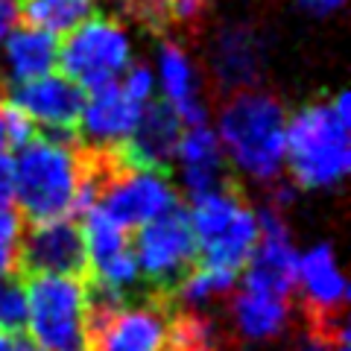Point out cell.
<instances>
[{
  "label": "cell",
  "instance_id": "6da1fadb",
  "mask_svg": "<svg viewBox=\"0 0 351 351\" xmlns=\"http://www.w3.org/2000/svg\"><path fill=\"white\" fill-rule=\"evenodd\" d=\"M219 147L252 179L278 182L287 158V108L281 97L263 88L226 97L219 108Z\"/></svg>",
  "mask_w": 351,
  "mask_h": 351
},
{
  "label": "cell",
  "instance_id": "7a4b0ae2",
  "mask_svg": "<svg viewBox=\"0 0 351 351\" xmlns=\"http://www.w3.org/2000/svg\"><path fill=\"white\" fill-rule=\"evenodd\" d=\"M76 138L38 135L18 147L12 158V196L18 217L29 226L56 223L73 214L80 193V158Z\"/></svg>",
  "mask_w": 351,
  "mask_h": 351
},
{
  "label": "cell",
  "instance_id": "3957f363",
  "mask_svg": "<svg viewBox=\"0 0 351 351\" xmlns=\"http://www.w3.org/2000/svg\"><path fill=\"white\" fill-rule=\"evenodd\" d=\"M287 158L293 182L304 191L334 188L348 176V126L331 100H313L287 120Z\"/></svg>",
  "mask_w": 351,
  "mask_h": 351
},
{
  "label": "cell",
  "instance_id": "277c9868",
  "mask_svg": "<svg viewBox=\"0 0 351 351\" xmlns=\"http://www.w3.org/2000/svg\"><path fill=\"white\" fill-rule=\"evenodd\" d=\"M29 331L38 351H91L82 278L38 276L27 278Z\"/></svg>",
  "mask_w": 351,
  "mask_h": 351
},
{
  "label": "cell",
  "instance_id": "5b68a950",
  "mask_svg": "<svg viewBox=\"0 0 351 351\" xmlns=\"http://www.w3.org/2000/svg\"><path fill=\"white\" fill-rule=\"evenodd\" d=\"M132 252H135L138 261V272L147 281L144 287L149 293L173 299L176 287L199 261V246H196L188 208L176 202L170 211H164L161 217L149 219L147 226H141L135 243H132Z\"/></svg>",
  "mask_w": 351,
  "mask_h": 351
},
{
  "label": "cell",
  "instance_id": "8992f818",
  "mask_svg": "<svg viewBox=\"0 0 351 351\" xmlns=\"http://www.w3.org/2000/svg\"><path fill=\"white\" fill-rule=\"evenodd\" d=\"M129 59L132 50L126 29L120 27V21L106 15H91L80 27L64 32L56 56L64 80L85 91H100L112 85L129 71Z\"/></svg>",
  "mask_w": 351,
  "mask_h": 351
},
{
  "label": "cell",
  "instance_id": "52a82bcc",
  "mask_svg": "<svg viewBox=\"0 0 351 351\" xmlns=\"http://www.w3.org/2000/svg\"><path fill=\"white\" fill-rule=\"evenodd\" d=\"M15 272L21 278L64 276L88 278L85 234L76 219L64 217L56 223H41L21 228L15 243Z\"/></svg>",
  "mask_w": 351,
  "mask_h": 351
},
{
  "label": "cell",
  "instance_id": "ba28073f",
  "mask_svg": "<svg viewBox=\"0 0 351 351\" xmlns=\"http://www.w3.org/2000/svg\"><path fill=\"white\" fill-rule=\"evenodd\" d=\"M173 313V299L141 293L91 328V351H167Z\"/></svg>",
  "mask_w": 351,
  "mask_h": 351
},
{
  "label": "cell",
  "instance_id": "9c48e42d",
  "mask_svg": "<svg viewBox=\"0 0 351 351\" xmlns=\"http://www.w3.org/2000/svg\"><path fill=\"white\" fill-rule=\"evenodd\" d=\"M258 246L243 267V290L267 293L287 299L295 290L299 278V252L293 246L290 226L281 211L263 205L258 211Z\"/></svg>",
  "mask_w": 351,
  "mask_h": 351
},
{
  "label": "cell",
  "instance_id": "30bf717a",
  "mask_svg": "<svg viewBox=\"0 0 351 351\" xmlns=\"http://www.w3.org/2000/svg\"><path fill=\"white\" fill-rule=\"evenodd\" d=\"M211 76L217 97H232L258 88L267 71V41L252 21H228L214 29L211 38Z\"/></svg>",
  "mask_w": 351,
  "mask_h": 351
},
{
  "label": "cell",
  "instance_id": "8fae6325",
  "mask_svg": "<svg viewBox=\"0 0 351 351\" xmlns=\"http://www.w3.org/2000/svg\"><path fill=\"white\" fill-rule=\"evenodd\" d=\"M3 100L12 103L21 114H27L41 135L80 141V117H82L85 94L80 85H73L64 76L47 73L21 85H9Z\"/></svg>",
  "mask_w": 351,
  "mask_h": 351
},
{
  "label": "cell",
  "instance_id": "7c38bea8",
  "mask_svg": "<svg viewBox=\"0 0 351 351\" xmlns=\"http://www.w3.org/2000/svg\"><path fill=\"white\" fill-rule=\"evenodd\" d=\"M176 202H179V193L173 191L167 176L149 170H126L103 191L97 208H103L117 226L129 232V228H141L149 219L170 211Z\"/></svg>",
  "mask_w": 351,
  "mask_h": 351
},
{
  "label": "cell",
  "instance_id": "4fadbf2b",
  "mask_svg": "<svg viewBox=\"0 0 351 351\" xmlns=\"http://www.w3.org/2000/svg\"><path fill=\"white\" fill-rule=\"evenodd\" d=\"M182 141V120L167 100H149L123 144L129 167L167 176Z\"/></svg>",
  "mask_w": 351,
  "mask_h": 351
},
{
  "label": "cell",
  "instance_id": "5bb4252c",
  "mask_svg": "<svg viewBox=\"0 0 351 351\" xmlns=\"http://www.w3.org/2000/svg\"><path fill=\"white\" fill-rule=\"evenodd\" d=\"M144 103L123 91V85H106L100 91H91V97L82 106L80 117V144L82 147H120L135 129Z\"/></svg>",
  "mask_w": 351,
  "mask_h": 351
},
{
  "label": "cell",
  "instance_id": "9a60e30c",
  "mask_svg": "<svg viewBox=\"0 0 351 351\" xmlns=\"http://www.w3.org/2000/svg\"><path fill=\"white\" fill-rule=\"evenodd\" d=\"M176 158L182 161V182H184L188 199H199V196L226 191V188H232V184H237L234 173L228 170L219 138L208 129V123L191 126L188 132H182Z\"/></svg>",
  "mask_w": 351,
  "mask_h": 351
},
{
  "label": "cell",
  "instance_id": "2e32d148",
  "mask_svg": "<svg viewBox=\"0 0 351 351\" xmlns=\"http://www.w3.org/2000/svg\"><path fill=\"white\" fill-rule=\"evenodd\" d=\"M290 325V302L278 295L234 290L228 295V328L246 346L278 339Z\"/></svg>",
  "mask_w": 351,
  "mask_h": 351
},
{
  "label": "cell",
  "instance_id": "e0dca14e",
  "mask_svg": "<svg viewBox=\"0 0 351 351\" xmlns=\"http://www.w3.org/2000/svg\"><path fill=\"white\" fill-rule=\"evenodd\" d=\"M59 56V41L53 32L38 29V27H15L3 41V68L6 73L0 76L3 91L9 85H21L38 76H47L56 68Z\"/></svg>",
  "mask_w": 351,
  "mask_h": 351
},
{
  "label": "cell",
  "instance_id": "ac0fdd59",
  "mask_svg": "<svg viewBox=\"0 0 351 351\" xmlns=\"http://www.w3.org/2000/svg\"><path fill=\"white\" fill-rule=\"evenodd\" d=\"M158 68H161V85L167 94V103L176 108L182 126H202L205 123V106L199 97V73L193 62L188 59L173 38H161L158 47Z\"/></svg>",
  "mask_w": 351,
  "mask_h": 351
},
{
  "label": "cell",
  "instance_id": "d6986e66",
  "mask_svg": "<svg viewBox=\"0 0 351 351\" xmlns=\"http://www.w3.org/2000/svg\"><path fill=\"white\" fill-rule=\"evenodd\" d=\"M258 214L252 211V205L240 208L237 217L228 223L217 237H211L208 243L199 246V267L226 272V276L240 278V272L249 263L252 252L258 246Z\"/></svg>",
  "mask_w": 351,
  "mask_h": 351
},
{
  "label": "cell",
  "instance_id": "ffe728a7",
  "mask_svg": "<svg viewBox=\"0 0 351 351\" xmlns=\"http://www.w3.org/2000/svg\"><path fill=\"white\" fill-rule=\"evenodd\" d=\"M29 322V299H27V281L18 272L0 278V334L24 337Z\"/></svg>",
  "mask_w": 351,
  "mask_h": 351
},
{
  "label": "cell",
  "instance_id": "44dd1931",
  "mask_svg": "<svg viewBox=\"0 0 351 351\" xmlns=\"http://www.w3.org/2000/svg\"><path fill=\"white\" fill-rule=\"evenodd\" d=\"M123 91L129 94V97H135L138 103H149V94H152V73H149V68L144 62L141 64H132V68L123 73Z\"/></svg>",
  "mask_w": 351,
  "mask_h": 351
},
{
  "label": "cell",
  "instance_id": "7402d4cb",
  "mask_svg": "<svg viewBox=\"0 0 351 351\" xmlns=\"http://www.w3.org/2000/svg\"><path fill=\"white\" fill-rule=\"evenodd\" d=\"M24 228V219L9 202H0V240L3 243H18V234Z\"/></svg>",
  "mask_w": 351,
  "mask_h": 351
},
{
  "label": "cell",
  "instance_id": "603a6c76",
  "mask_svg": "<svg viewBox=\"0 0 351 351\" xmlns=\"http://www.w3.org/2000/svg\"><path fill=\"white\" fill-rule=\"evenodd\" d=\"M18 21H21L18 0H0V44L9 38V32L18 27Z\"/></svg>",
  "mask_w": 351,
  "mask_h": 351
},
{
  "label": "cell",
  "instance_id": "cb8c5ba5",
  "mask_svg": "<svg viewBox=\"0 0 351 351\" xmlns=\"http://www.w3.org/2000/svg\"><path fill=\"white\" fill-rule=\"evenodd\" d=\"M304 12H311V15H316V18H325V15H331V12H337L339 6L346 3V0H295Z\"/></svg>",
  "mask_w": 351,
  "mask_h": 351
},
{
  "label": "cell",
  "instance_id": "d4e9b609",
  "mask_svg": "<svg viewBox=\"0 0 351 351\" xmlns=\"http://www.w3.org/2000/svg\"><path fill=\"white\" fill-rule=\"evenodd\" d=\"M12 199V158L9 152L0 156V202Z\"/></svg>",
  "mask_w": 351,
  "mask_h": 351
},
{
  "label": "cell",
  "instance_id": "484cf974",
  "mask_svg": "<svg viewBox=\"0 0 351 351\" xmlns=\"http://www.w3.org/2000/svg\"><path fill=\"white\" fill-rule=\"evenodd\" d=\"M15 272V243H3L0 240V278Z\"/></svg>",
  "mask_w": 351,
  "mask_h": 351
},
{
  "label": "cell",
  "instance_id": "4316f807",
  "mask_svg": "<svg viewBox=\"0 0 351 351\" xmlns=\"http://www.w3.org/2000/svg\"><path fill=\"white\" fill-rule=\"evenodd\" d=\"M9 149V135H6V123H3V88H0V156Z\"/></svg>",
  "mask_w": 351,
  "mask_h": 351
}]
</instances>
